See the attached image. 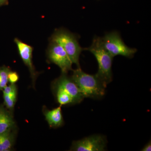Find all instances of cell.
I'll return each instance as SVG.
<instances>
[{
	"mask_svg": "<svg viewBox=\"0 0 151 151\" xmlns=\"http://www.w3.org/2000/svg\"><path fill=\"white\" fill-rule=\"evenodd\" d=\"M84 98L100 99L104 96L107 85L97 77L85 73L78 68L73 70L71 77Z\"/></svg>",
	"mask_w": 151,
	"mask_h": 151,
	"instance_id": "6da1fadb",
	"label": "cell"
},
{
	"mask_svg": "<svg viewBox=\"0 0 151 151\" xmlns=\"http://www.w3.org/2000/svg\"><path fill=\"white\" fill-rule=\"evenodd\" d=\"M84 50L90 52L95 57L98 65V70L96 75L104 84L111 83L113 80L112 66L113 58L104 48L100 37L95 36L92 44Z\"/></svg>",
	"mask_w": 151,
	"mask_h": 151,
	"instance_id": "7a4b0ae2",
	"label": "cell"
},
{
	"mask_svg": "<svg viewBox=\"0 0 151 151\" xmlns=\"http://www.w3.org/2000/svg\"><path fill=\"white\" fill-rule=\"evenodd\" d=\"M51 42L60 45L68 55L72 63L80 68L79 58L84 48L81 47L76 36L63 29L56 30L52 36Z\"/></svg>",
	"mask_w": 151,
	"mask_h": 151,
	"instance_id": "3957f363",
	"label": "cell"
},
{
	"mask_svg": "<svg viewBox=\"0 0 151 151\" xmlns=\"http://www.w3.org/2000/svg\"><path fill=\"white\" fill-rule=\"evenodd\" d=\"M100 39L104 48L113 57L121 55L132 58L137 51L136 48L127 46L122 40L120 33L116 31L107 33Z\"/></svg>",
	"mask_w": 151,
	"mask_h": 151,
	"instance_id": "277c9868",
	"label": "cell"
},
{
	"mask_svg": "<svg viewBox=\"0 0 151 151\" xmlns=\"http://www.w3.org/2000/svg\"><path fill=\"white\" fill-rule=\"evenodd\" d=\"M107 140L104 136L95 134L73 142L70 150L103 151L106 149Z\"/></svg>",
	"mask_w": 151,
	"mask_h": 151,
	"instance_id": "5b68a950",
	"label": "cell"
},
{
	"mask_svg": "<svg viewBox=\"0 0 151 151\" xmlns=\"http://www.w3.org/2000/svg\"><path fill=\"white\" fill-rule=\"evenodd\" d=\"M51 42L49 48V58L60 68L62 73H67L68 71L72 70L73 63L62 47L56 42Z\"/></svg>",
	"mask_w": 151,
	"mask_h": 151,
	"instance_id": "8992f818",
	"label": "cell"
},
{
	"mask_svg": "<svg viewBox=\"0 0 151 151\" xmlns=\"http://www.w3.org/2000/svg\"><path fill=\"white\" fill-rule=\"evenodd\" d=\"M55 86L64 89L73 98L74 104L81 103L84 97L80 90L71 78L67 76V73H62L55 82Z\"/></svg>",
	"mask_w": 151,
	"mask_h": 151,
	"instance_id": "52a82bcc",
	"label": "cell"
},
{
	"mask_svg": "<svg viewBox=\"0 0 151 151\" xmlns=\"http://www.w3.org/2000/svg\"><path fill=\"white\" fill-rule=\"evenodd\" d=\"M14 42L17 47L20 56L24 64L27 66L33 80H35L37 76V72L33 64L32 47L17 38L15 39Z\"/></svg>",
	"mask_w": 151,
	"mask_h": 151,
	"instance_id": "ba28073f",
	"label": "cell"
},
{
	"mask_svg": "<svg viewBox=\"0 0 151 151\" xmlns=\"http://www.w3.org/2000/svg\"><path fill=\"white\" fill-rule=\"evenodd\" d=\"M45 117L49 125L52 127H58L63 123V117L60 107L45 112Z\"/></svg>",
	"mask_w": 151,
	"mask_h": 151,
	"instance_id": "9c48e42d",
	"label": "cell"
},
{
	"mask_svg": "<svg viewBox=\"0 0 151 151\" xmlns=\"http://www.w3.org/2000/svg\"><path fill=\"white\" fill-rule=\"evenodd\" d=\"M14 124L10 114L4 107L0 106V134L11 130Z\"/></svg>",
	"mask_w": 151,
	"mask_h": 151,
	"instance_id": "30bf717a",
	"label": "cell"
},
{
	"mask_svg": "<svg viewBox=\"0 0 151 151\" xmlns=\"http://www.w3.org/2000/svg\"><path fill=\"white\" fill-rule=\"evenodd\" d=\"M13 144L11 130L0 134V151L11 150Z\"/></svg>",
	"mask_w": 151,
	"mask_h": 151,
	"instance_id": "8fae6325",
	"label": "cell"
},
{
	"mask_svg": "<svg viewBox=\"0 0 151 151\" xmlns=\"http://www.w3.org/2000/svg\"><path fill=\"white\" fill-rule=\"evenodd\" d=\"M55 86L57 99L60 105L74 104L73 98L67 92L61 87Z\"/></svg>",
	"mask_w": 151,
	"mask_h": 151,
	"instance_id": "7c38bea8",
	"label": "cell"
},
{
	"mask_svg": "<svg viewBox=\"0 0 151 151\" xmlns=\"http://www.w3.org/2000/svg\"><path fill=\"white\" fill-rule=\"evenodd\" d=\"M9 68L5 66L0 67V90H2L8 82V74L10 71Z\"/></svg>",
	"mask_w": 151,
	"mask_h": 151,
	"instance_id": "4fadbf2b",
	"label": "cell"
},
{
	"mask_svg": "<svg viewBox=\"0 0 151 151\" xmlns=\"http://www.w3.org/2000/svg\"><path fill=\"white\" fill-rule=\"evenodd\" d=\"M17 93L9 94L3 95L4 104L7 108L12 109L14 108L17 100Z\"/></svg>",
	"mask_w": 151,
	"mask_h": 151,
	"instance_id": "5bb4252c",
	"label": "cell"
},
{
	"mask_svg": "<svg viewBox=\"0 0 151 151\" xmlns=\"http://www.w3.org/2000/svg\"><path fill=\"white\" fill-rule=\"evenodd\" d=\"M3 90V94L5 95L17 93V87L15 84H11L9 86H6Z\"/></svg>",
	"mask_w": 151,
	"mask_h": 151,
	"instance_id": "9a60e30c",
	"label": "cell"
},
{
	"mask_svg": "<svg viewBox=\"0 0 151 151\" xmlns=\"http://www.w3.org/2000/svg\"><path fill=\"white\" fill-rule=\"evenodd\" d=\"M19 76L17 73L14 71H10L8 74V81L11 84H15L18 81Z\"/></svg>",
	"mask_w": 151,
	"mask_h": 151,
	"instance_id": "2e32d148",
	"label": "cell"
},
{
	"mask_svg": "<svg viewBox=\"0 0 151 151\" xmlns=\"http://www.w3.org/2000/svg\"><path fill=\"white\" fill-rule=\"evenodd\" d=\"M141 151H151V142L150 141L148 143L147 145H145V147Z\"/></svg>",
	"mask_w": 151,
	"mask_h": 151,
	"instance_id": "e0dca14e",
	"label": "cell"
},
{
	"mask_svg": "<svg viewBox=\"0 0 151 151\" xmlns=\"http://www.w3.org/2000/svg\"><path fill=\"white\" fill-rule=\"evenodd\" d=\"M9 4V0H0V6L7 5Z\"/></svg>",
	"mask_w": 151,
	"mask_h": 151,
	"instance_id": "ac0fdd59",
	"label": "cell"
}]
</instances>
